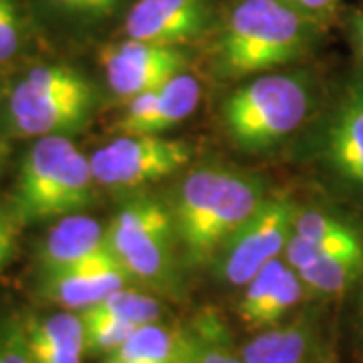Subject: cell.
I'll list each match as a JSON object with an SVG mask.
<instances>
[{"label": "cell", "mask_w": 363, "mask_h": 363, "mask_svg": "<svg viewBox=\"0 0 363 363\" xmlns=\"http://www.w3.org/2000/svg\"><path fill=\"white\" fill-rule=\"evenodd\" d=\"M325 26L279 0H238L214 43L222 79H248L293 65L311 55Z\"/></svg>", "instance_id": "obj_1"}, {"label": "cell", "mask_w": 363, "mask_h": 363, "mask_svg": "<svg viewBox=\"0 0 363 363\" xmlns=\"http://www.w3.org/2000/svg\"><path fill=\"white\" fill-rule=\"evenodd\" d=\"M321 105V85L311 71L277 69L238 85L222 104V123L238 150L259 154L309 125Z\"/></svg>", "instance_id": "obj_2"}, {"label": "cell", "mask_w": 363, "mask_h": 363, "mask_svg": "<svg viewBox=\"0 0 363 363\" xmlns=\"http://www.w3.org/2000/svg\"><path fill=\"white\" fill-rule=\"evenodd\" d=\"M255 176L226 168H200L182 180L172 210L188 264L216 259L220 248L264 202Z\"/></svg>", "instance_id": "obj_3"}, {"label": "cell", "mask_w": 363, "mask_h": 363, "mask_svg": "<svg viewBox=\"0 0 363 363\" xmlns=\"http://www.w3.org/2000/svg\"><path fill=\"white\" fill-rule=\"evenodd\" d=\"M93 172L67 135L39 138L26 152L14 188V220L39 222L77 214L89 204Z\"/></svg>", "instance_id": "obj_4"}, {"label": "cell", "mask_w": 363, "mask_h": 363, "mask_svg": "<svg viewBox=\"0 0 363 363\" xmlns=\"http://www.w3.org/2000/svg\"><path fill=\"white\" fill-rule=\"evenodd\" d=\"M305 154L333 192L363 208V73L359 69L325 99L309 123Z\"/></svg>", "instance_id": "obj_5"}, {"label": "cell", "mask_w": 363, "mask_h": 363, "mask_svg": "<svg viewBox=\"0 0 363 363\" xmlns=\"http://www.w3.org/2000/svg\"><path fill=\"white\" fill-rule=\"evenodd\" d=\"M95 93L73 67H33L11 91L6 113L16 133L26 138L67 135L87 123Z\"/></svg>", "instance_id": "obj_6"}, {"label": "cell", "mask_w": 363, "mask_h": 363, "mask_svg": "<svg viewBox=\"0 0 363 363\" xmlns=\"http://www.w3.org/2000/svg\"><path fill=\"white\" fill-rule=\"evenodd\" d=\"M107 245L131 279L166 291L172 283V250L176 224L168 206L140 200L121 208L105 228Z\"/></svg>", "instance_id": "obj_7"}, {"label": "cell", "mask_w": 363, "mask_h": 363, "mask_svg": "<svg viewBox=\"0 0 363 363\" xmlns=\"http://www.w3.org/2000/svg\"><path fill=\"white\" fill-rule=\"evenodd\" d=\"M192 147L182 140L164 135L119 133L89 156L95 182L116 190H131L168 178L188 166Z\"/></svg>", "instance_id": "obj_8"}, {"label": "cell", "mask_w": 363, "mask_h": 363, "mask_svg": "<svg viewBox=\"0 0 363 363\" xmlns=\"http://www.w3.org/2000/svg\"><path fill=\"white\" fill-rule=\"evenodd\" d=\"M297 204L286 194L267 196L260 208L216 255L218 274L233 286H245L271 260L283 257L293 234Z\"/></svg>", "instance_id": "obj_9"}, {"label": "cell", "mask_w": 363, "mask_h": 363, "mask_svg": "<svg viewBox=\"0 0 363 363\" xmlns=\"http://www.w3.org/2000/svg\"><path fill=\"white\" fill-rule=\"evenodd\" d=\"M101 65L109 89L130 101L142 93L160 89L174 75L186 71V52L182 47L125 39L105 47Z\"/></svg>", "instance_id": "obj_10"}, {"label": "cell", "mask_w": 363, "mask_h": 363, "mask_svg": "<svg viewBox=\"0 0 363 363\" xmlns=\"http://www.w3.org/2000/svg\"><path fill=\"white\" fill-rule=\"evenodd\" d=\"M216 21L212 0H135L123 21L125 39L182 47Z\"/></svg>", "instance_id": "obj_11"}, {"label": "cell", "mask_w": 363, "mask_h": 363, "mask_svg": "<svg viewBox=\"0 0 363 363\" xmlns=\"http://www.w3.org/2000/svg\"><path fill=\"white\" fill-rule=\"evenodd\" d=\"M128 281L131 277L109 248L69 271L43 277V286L52 303L67 311L81 313L101 303L117 289L128 286Z\"/></svg>", "instance_id": "obj_12"}, {"label": "cell", "mask_w": 363, "mask_h": 363, "mask_svg": "<svg viewBox=\"0 0 363 363\" xmlns=\"http://www.w3.org/2000/svg\"><path fill=\"white\" fill-rule=\"evenodd\" d=\"M109 250L105 228L87 214H69L55 222L43 247L39 260L43 277L69 271L81 262Z\"/></svg>", "instance_id": "obj_13"}, {"label": "cell", "mask_w": 363, "mask_h": 363, "mask_svg": "<svg viewBox=\"0 0 363 363\" xmlns=\"http://www.w3.org/2000/svg\"><path fill=\"white\" fill-rule=\"evenodd\" d=\"M245 363H315L317 327L311 313L262 329L240 350Z\"/></svg>", "instance_id": "obj_14"}, {"label": "cell", "mask_w": 363, "mask_h": 363, "mask_svg": "<svg viewBox=\"0 0 363 363\" xmlns=\"http://www.w3.org/2000/svg\"><path fill=\"white\" fill-rule=\"evenodd\" d=\"M25 331L33 363H83L87 351L81 313L63 309L30 323Z\"/></svg>", "instance_id": "obj_15"}, {"label": "cell", "mask_w": 363, "mask_h": 363, "mask_svg": "<svg viewBox=\"0 0 363 363\" xmlns=\"http://www.w3.org/2000/svg\"><path fill=\"white\" fill-rule=\"evenodd\" d=\"M200 101V83L188 71H182L157 89L150 116L128 135H162L192 116Z\"/></svg>", "instance_id": "obj_16"}, {"label": "cell", "mask_w": 363, "mask_h": 363, "mask_svg": "<svg viewBox=\"0 0 363 363\" xmlns=\"http://www.w3.org/2000/svg\"><path fill=\"white\" fill-rule=\"evenodd\" d=\"M186 362L184 363H245L240 350L218 313L212 309L198 313L192 325L184 329Z\"/></svg>", "instance_id": "obj_17"}, {"label": "cell", "mask_w": 363, "mask_h": 363, "mask_svg": "<svg viewBox=\"0 0 363 363\" xmlns=\"http://www.w3.org/2000/svg\"><path fill=\"white\" fill-rule=\"evenodd\" d=\"M116 359L121 363H184L186 339L184 331L157 323L138 327L119 347Z\"/></svg>", "instance_id": "obj_18"}, {"label": "cell", "mask_w": 363, "mask_h": 363, "mask_svg": "<svg viewBox=\"0 0 363 363\" xmlns=\"http://www.w3.org/2000/svg\"><path fill=\"white\" fill-rule=\"evenodd\" d=\"M298 279L315 297L339 298L363 283V260L341 257H313L298 264Z\"/></svg>", "instance_id": "obj_19"}, {"label": "cell", "mask_w": 363, "mask_h": 363, "mask_svg": "<svg viewBox=\"0 0 363 363\" xmlns=\"http://www.w3.org/2000/svg\"><path fill=\"white\" fill-rule=\"evenodd\" d=\"M81 313H93V315H101V317L128 323L131 327H142V325L162 321L164 309H162V303L154 295L123 286V289H117L109 297H105L101 303Z\"/></svg>", "instance_id": "obj_20"}, {"label": "cell", "mask_w": 363, "mask_h": 363, "mask_svg": "<svg viewBox=\"0 0 363 363\" xmlns=\"http://www.w3.org/2000/svg\"><path fill=\"white\" fill-rule=\"evenodd\" d=\"M81 319L85 325V351L97 355H116L119 347L131 337V333L138 327L121 323L109 317L81 313Z\"/></svg>", "instance_id": "obj_21"}, {"label": "cell", "mask_w": 363, "mask_h": 363, "mask_svg": "<svg viewBox=\"0 0 363 363\" xmlns=\"http://www.w3.org/2000/svg\"><path fill=\"white\" fill-rule=\"evenodd\" d=\"M59 14L81 25H99L119 13L125 0H45Z\"/></svg>", "instance_id": "obj_22"}, {"label": "cell", "mask_w": 363, "mask_h": 363, "mask_svg": "<svg viewBox=\"0 0 363 363\" xmlns=\"http://www.w3.org/2000/svg\"><path fill=\"white\" fill-rule=\"evenodd\" d=\"M23 43V14L16 0H0V63L11 61Z\"/></svg>", "instance_id": "obj_23"}, {"label": "cell", "mask_w": 363, "mask_h": 363, "mask_svg": "<svg viewBox=\"0 0 363 363\" xmlns=\"http://www.w3.org/2000/svg\"><path fill=\"white\" fill-rule=\"evenodd\" d=\"M0 363H33L23 325L14 321L0 325Z\"/></svg>", "instance_id": "obj_24"}, {"label": "cell", "mask_w": 363, "mask_h": 363, "mask_svg": "<svg viewBox=\"0 0 363 363\" xmlns=\"http://www.w3.org/2000/svg\"><path fill=\"white\" fill-rule=\"evenodd\" d=\"M341 0H301L297 11L319 25L327 26L339 13Z\"/></svg>", "instance_id": "obj_25"}, {"label": "cell", "mask_w": 363, "mask_h": 363, "mask_svg": "<svg viewBox=\"0 0 363 363\" xmlns=\"http://www.w3.org/2000/svg\"><path fill=\"white\" fill-rule=\"evenodd\" d=\"M347 39L357 59V69L363 73V9H351L343 18Z\"/></svg>", "instance_id": "obj_26"}, {"label": "cell", "mask_w": 363, "mask_h": 363, "mask_svg": "<svg viewBox=\"0 0 363 363\" xmlns=\"http://www.w3.org/2000/svg\"><path fill=\"white\" fill-rule=\"evenodd\" d=\"M14 218L9 216L4 210H0V242L13 245L14 238Z\"/></svg>", "instance_id": "obj_27"}, {"label": "cell", "mask_w": 363, "mask_h": 363, "mask_svg": "<svg viewBox=\"0 0 363 363\" xmlns=\"http://www.w3.org/2000/svg\"><path fill=\"white\" fill-rule=\"evenodd\" d=\"M357 333H359V339L363 341V293L359 297V305H357Z\"/></svg>", "instance_id": "obj_28"}, {"label": "cell", "mask_w": 363, "mask_h": 363, "mask_svg": "<svg viewBox=\"0 0 363 363\" xmlns=\"http://www.w3.org/2000/svg\"><path fill=\"white\" fill-rule=\"evenodd\" d=\"M11 250H13V245L0 242V269H2V264L6 262V259L11 257Z\"/></svg>", "instance_id": "obj_29"}, {"label": "cell", "mask_w": 363, "mask_h": 363, "mask_svg": "<svg viewBox=\"0 0 363 363\" xmlns=\"http://www.w3.org/2000/svg\"><path fill=\"white\" fill-rule=\"evenodd\" d=\"M315 363H339V362H337V357H335L333 353H325V355L317 353V357H315Z\"/></svg>", "instance_id": "obj_30"}, {"label": "cell", "mask_w": 363, "mask_h": 363, "mask_svg": "<svg viewBox=\"0 0 363 363\" xmlns=\"http://www.w3.org/2000/svg\"><path fill=\"white\" fill-rule=\"evenodd\" d=\"M6 154H9V145L0 140V168H2V164H4V157H6Z\"/></svg>", "instance_id": "obj_31"}, {"label": "cell", "mask_w": 363, "mask_h": 363, "mask_svg": "<svg viewBox=\"0 0 363 363\" xmlns=\"http://www.w3.org/2000/svg\"><path fill=\"white\" fill-rule=\"evenodd\" d=\"M279 2H283V4H286V6H291V9H295V11H297V6L301 0H279Z\"/></svg>", "instance_id": "obj_32"}, {"label": "cell", "mask_w": 363, "mask_h": 363, "mask_svg": "<svg viewBox=\"0 0 363 363\" xmlns=\"http://www.w3.org/2000/svg\"><path fill=\"white\" fill-rule=\"evenodd\" d=\"M105 363H121V362H119V359H116V357H111L109 362H105Z\"/></svg>", "instance_id": "obj_33"}]
</instances>
